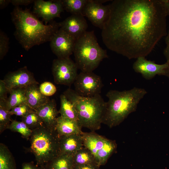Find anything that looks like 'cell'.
I'll return each mask as SVG.
<instances>
[{
  "instance_id": "1",
  "label": "cell",
  "mask_w": 169,
  "mask_h": 169,
  "mask_svg": "<svg viewBox=\"0 0 169 169\" xmlns=\"http://www.w3.org/2000/svg\"><path fill=\"white\" fill-rule=\"evenodd\" d=\"M102 29L109 50L129 59L145 57L167 33L162 0H114Z\"/></svg>"
},
{
  "instance_id": "2",
  "label": "cell",
  "mask_w": 169,
  "mask_h": 169,
  "mask_svg": "<svg viewBox=\"0 0 169 169\" xmlns=\"http://www.w3.org/2000/svg\"><path fill=\"white\" fill-rule=\"evenodd\" d=\"M15 28L14 35L26 50L36 45L50 41L60 28L59 23L53 20L44 24L27 8L16 6L11 13Z\"/></svg>"
},
{
  "instance_id": "3",
  "label": "cell",
  "mask_w": 169,
  "mask_h": 169,
  "mask_svg": "<svg viewBox=\"0 0 169 169\" xmlns=\"http://www.w3.org/2000/svg\"><path fill=\"white\" fill-rule=\"evenodd\" d=\"M147 93L137 87L123 91L111 90L106 94L108 98L102 123L112 127L119 125L130 113L135 111L141 100Z\"/></svg>"
},
{
  "instance_id": "4",
  "label": "cell",
  "mask_w": 169,
  "mask_h": 169,
  "mask_svg": "<svg viewBox=\"0 0 169 169\" xmlns=\"http://www.w3.org/2000/svg\"><path fill=\"white\" fill-rule=\"evenodd\" d=\"M63 94L74 106L78 121L82 127L91 130L100 129L106 105L100 94L91 97H82L70 88Z\"/></svg>"
},
{
  "instance_id": "5",
  "label": "cell",
  "mask_w": 169,
  "mask_h": 169,
  "mask_svg": "<svg viewBox=\"0 0 169 169\" xmlns=\"http://www.w3.org/2000/svg\"><path fill=\"white\" fill-rule=\"evenodd\" d=\"M75 63L81 72H93L105 58L106 50L99 45L93 30L86 31L75 41L73 50Z\"/></svg>"
},
{
  "instance_id": "6",
  "label": "cell",
  "mask_w": 169,
  "mask_h": 169,
  "mask_svg": "<svg viewBox=\"0 0 169 169\" xmlns=\"http://www.w3.org/2000/svg\"><path fill=\"white\" fill-rule=\"evenodd\" d=\"M29 140L31 151L39 166L48 163L59 154V136L55 130L44 125L32 130Z\"/></svg>"
},
{
  "instance_id": "7",
  "label": "cell",
  "mask_w": 169,
  "mask_h": 169,
  "mask_svg": "<svg viewBox=\"0 0 169 169\" xmlns=\"http://www.w3.org/2000/svg\"><path fill=\"white\" fill-rule=\"evenodd\" d=\"M78 69L75 62L69 57L54 59L52 71L55 83L70 87L76 79Z\"/></svg>"
},
{
  "instance_id": "8",
  "label": "cell",
  "mask_w": 169,
  "mask_h": 169,
  "mask_svg": "<svg viewBox=\"0 0 169 169\" xmlns=\"http://www.w3.org/2000/svg\"><path fill=\"white\" fill-rule=\"evenodd\" d=\"M74 84L76 93L84 97L100 94L103 85L100 76L93 72L81 71L78 74Z\"/></svg>"
},
{
  "instance_id": "9",
  "label": "cell",
  "mask_w": 169,
  "mask_h": 169,
  "mask_svg": "<svg viewBox=\"0 0 169 169\" xmlns=\"http://www.w3.org/2000/svg\"><path fill=\"white\" fill-rule=\"evenodd\" d=\"M109 1L88 0L82 12L83 15L87 18L94 26L102 29L110 10L109 4L104 5L102 3Z\"/></svg>"
},
{
  "instance_id": "10",
  "label": "cell",
  "mask_w": 169,
  "mask_h": 169,
  "mask_svg": "<svg viewBox=\"0 0 169 169\" xmlns=\"http://www.w3.org/2000/svg\"><path fill=\"white\" fill-rule=\"evenodd\" d=\"M133 68L135 72L141 74L147 80L153 78L156 75L169 77V61L158 64L154 61L147 60L145 57H140L133 63Z\"/></svg>"
},
{
  "instance_id": "11",
  "label": "cell",
  "mask_w": 169,
  "mask_h": 169,
  "mask_svg": "<svg viewBox=\"0 0 169 169\" xmlns=\"http://www.w3.org/2000/svg\"><path fill=\"white\" fill-rule=\"evenodd\" d=\"M75 41L60 28L50 41V45L52 52L58 58H64L69 57L73 53Z\"/></svg>"
},
{
  "instance_id": "12",
  "label": "cell",
  "mask_w": 169,
  "mask_h": 169,
  "mask_svg": "<svg viewBox=\"0 0 169 169\" xmlns=\"http://www.w3.org/2000/svg\"><path fill=\"white\" fill-rule=\"evenodd\" d=\"M64 9L62 0L45 1L36 0L34 2L33 13L41 18L46 23L60 17Z\"/></svg>"
},
{
  "instance_id": "13",
  "label": "cell",
  "mask_w": 169,
  "mask_h": 169,
  "mask_svg": "<svg viewBox=\"0 0 169 169\" xmlns=\"http://www.w3.org/2000/svg\"><path fill=\"white\" fill-rule=\"evenodd\" d=\"M9 91L15 88H24L33 84H38L33 74L27 69V66L8 73L3 79Z\"/></svg>"
},
{
  "instance_id": "14",
  "label": "cell",
  "mask_w": 169,
  "mask_h": 169,
  "mask_svg": "<svg viewBox=\"0 0 169 169\" xmlns=\"http://www.w3.org/2000/svg\"><path fill=\"white\" fill-rule=\"evenodd\" d=\"M60 28L75 40L86 31L88 25L82 14H72L59 23Z\"/></svg>"
},
{
  "instance_id": "15",
  "label": "cell",
  "mask_w": 169,
  "mask_h": 169,
  "mask_svg": "<svg viewBox=\"0 0 169 169\" xmlns=\"http://www.w3.org/2000/svg\"><path fill=\"white\" fill-rule=\"evenodd\" d=\"M44 125L47 128L55 130L59 113L54 100H50L48 102L34 110Z\"/></svg>"
},
{
  "instance_id": "16",
  "label": "cell",
  "mask_w": 169,
  "mask_h": 169,
  "mask_svg": "<svg viewBox=\"0 0 169 169\" xmlns=\"http://www.w3.org/2000/svg\"><path fill=\"white\" fill-rule=\"evenodd\" d=\"M82 134H74L60 136L59 154L74 155L79 150L84 147Z\"/></svg>"
},
{
  "instance_id": "17",
  "label": "cell",
  "mask_w": 169,
  "mask_h": 169,
  "mask_svg": "<svg viewBox=\"0 0 169 169\" xmlns=\"http://www.w3.org/2000/svg\"><path fill=\"white\" fill-rule=\"evenodd\" d=\"M82 127L78 121L61 116L57 118L55 130L60 137L74 134H82Z\"/></svg>"
},
{
  "instance_id": "18",
  "label": "cell",
  "mask_w": 169,
  "mask_h": 169,
  "mask_svg": "<svg viewBox=\"0 0 169 169\" xmlns=\"http://www.w3.org/2000/svg\"><path fill=\"white\" fill-rule=\"evenodd\" d=\"M27 104L33 110L43 105L50 100L40 92L38 84H31L24 88Z\"/></svg>"
},
{
  "instance_id": "19",
  "label": "cell",
  "mask_w": 169,
  "mask_h": 169,
  "mask_svg": "<svg viewBox=\"0 0 169 169\" xmlns=\"http://www.w3.org/2000/svg\"><path fill=\"white\" fill-rule=\"evenodd\" d=\"M84 146L90 150L95 156L104 146L108 139L94 133H82Z\"/></svg>"
},
{
  "instance_id": "20",
  "label": "cell",
  "mask_w": 169,
  "mask_h": 169,
  "mask_svg": "<svg viewBox=\"0 0 169 169\" xmlns=\"http://www.w3.org/2000/svg\"><path fill=\"white\" fill-rule=\"evenodd\" d=\"M10 95L6 101L0 102V106L8 110L20 105L27 103L24 88H15L9 91Z\"/></svg>"
},
{
  "instance_id": "21",
  "label": "cell",
  "mask_w": 169,
  "mask_h": 169,
  "mask_svg": "<svg viewBox=\"0 0 169 169\" xmlns=\"http://www.w3.org/2000/svg\"><path fill=\"white\" fill-rule=\"evenodd\" d=\"M46 165L48 169H73V155L59 154Z\"/></svg>"
},
{
  "instance_id": "22",
  "label": "cell",
  "mask_w": 169,
  "mask_h": 169,
  "mask_svg": "<svg viewBox=\"0 0 169 169\" xmlns=\"http://www.w3.org/2000/svg\"><path fill=\"white\" fill-rule=\"evenodd\" d=\"M60 107L59 112L60 114V116L78 121L77 113L73 105L63 94L60 95Z\"/></svg>"
},
{
  "instance_id": "23",
  "label": "cell",
  "mask_w": 169,
  "mask_h": 169,
  "mask_svg": "<svg viewBox=\"0 0 169 169\" xmlns=\"http://www.w3.org/2000/svg\"><path fill=\"white\" fill-rule=\"evenodd\" d=\"M0 169H16L14 158L7 146L0 144Z\"/></svg>"
},
{
  "instance_id": "24",
  "label": "cell",
  "mask_w": 169,
  "mask_h": 169,
  "mask_svg": "<svg viewBox=\"0 0 169 169\" xmlns=\"http://www.w3.org/2000/svg\"><path fill=\"white\" fill-rule=\"evenodd\" d=\"M73 163L74 166L86 164L97 165L93 154L84 146L73 155Z\"/></svg>"
},
{
  "instance_id": "25",
  "label": "cell",
  "mask_w": 169,
  "mask_h": 169,
  "mask_svg": "<svg viewBox=\"0 0 169 169\" xmlns=\"http://www.w3.org/2000/svg\"><path fill=\"white\" fill-rule=\"evenodd\" d=\"M116 145L113 141L108 139L102 149L95 157V161L99 166L104 165L110 156L115 150Z\"/></svg>"
},
{
  "instance_id": "26",
  "label": "cell",
  "mask_w": 169,
  "mask_h": 169,
  "mask_svg": "<svg viewBox=\"0 0 169 169\" xmlns=\"http://www.w3.org/2000/svg\"><path fill=\"white\" fill-rule=\"evenodd\" d=\"M64 10L72 14H82L88 0H62Z\"/></svg>"
},
{
  "instance_id": "27",
  "label": "cell",
  "mask_w": 169,
  "mask_h": 169,
  "mask_svg": "<svg viewBox=\"0 0 169 169\" xmlns=\"http://www.w3.org/2000/svg\"><path fill=\"white\" fill-rule=\"evenodd\" d=\"M11 131L20 133L23 138L29 139L32 130L29 129L22 121L11 120L8 129Z\"/></svg>"
},
{
  "instance_id": "28",
  "label": "cell",
  "mask_w": 169,
  "mask_h": 169,
  "mask_svg": "<svg viewBox=\"0 0 169 169\" xmlns=\"http://www.w3.org/2000/svg\"><path fill=\"white\" fill-rule=\"evenodd\" d=\"M31 130L44 125L41 119L34 110L22 117V121Z\"/></svg>"
},
{
  "instance_id": "29",
  "label": "cell",
  "mask_w": 169,
  "mask_h": 169,
  "mask_svg": "<svg viewBox=\"0 0 169 169\" xmlns=\"http://www.w3.org/2000/svg\"><path fill=\"white\" fill-rule=\"evenodd\" d=\"M11 115L9 110L3 107L0 106V134L6 129H8L11 121Z\"/></svg>"
},
{
  "instance_id": "30",
  "label": "cell",
  "mask_w": 169,
  "mask_h": 169,
  "mask_svg": "<svg viewBox=\"0 0 169 169\" xmlns=\"http://www.w3.org/2000/svg\"><path fill=\"white\" fill-rule=\"evenodd\" d=\"M9 39L3 32H0V59L2 60L9 49Z\"/></svg>"
},
{
  "instance_id": "31",
  "label": "cell",
  "mask_w": 169,
  "mask_h": 169,
  "mask_svg": "<svg viewBox=\"0 0 169 169\" xmlns=\"http://www.w3.org/2000/svg\"><path fill=\"white\" fill-rule=\"evenodd\" d=\"M33 110L27 103H24L12 108L9 113L11 115H14L22 117Z\"/></svg>"
},
{
  "instance_id": "32",
  "label": "cell",
  "mask_w": 169,
  "mask_h": 169,
  "mask_svg": "<svg viewBox=\"0 0 169 169\" xmlns=\"http://www.w3.org/2000/svg\"><path fill=\"white\" fill-rule=\"evenodd\" d=\"M39 88L41 92L48 97L54 95L57 91L55 85L49 82L46 81L43 83L40 84Z\"/></svg>"
},
{
  "instance_id": "33",
  "label": "cell",
  "mask_w": 169,
  "mask_h": 169,
  "mask_svg": "<svg viewBox=\"0 0 169 169\" xmlns=\"http://www.w3.org/2000/svg\"><path fill=\"white\" fill-rule=\"evenodd\" d=\"M8 90L3 80H0V102H4L8 98Z\"/></svg>"
},
{
  "instance_id": "34",
  "label": "cell",
  "mask_w": 169,
  "mask_h": 169,
  "mask_svg": "<svg viewBox=\"0 0 169 169\" xmlns=\"http://www.w3.org/2000/svg\"><path fill=\"white\" fill-rule=\"evenodd\" d=\"M100 166L95 164L74 165L73 169H100Z\"/></svg>"
},
{
  "instance_id": "35",
  "label": "cell",
  "mask_w": 169,
  "mask_h": 169,
  "mask_svg": "<svg viewBox=\"0 0 169 169\" xmlns=\"http://www.w3.org/2000/svg\"><path fill=\"white\" fill-rule=\"evenodd\" d=\"M33 0H10V3L16 6L28 5L34 2Z\"/></svg>"
},
{
  "instance_id": "36",
  "label": "cell",
  "mask_w": 169,
  "mask_h": 169,
  "mask_svg": "<svg viewBox=\"0 0 169 169\" xmlns=\"http://www.w3.org/2000/svg\"><path fill=\"white\" fill-rule=\"evenodd\" d=\"M165 39L166 47L163 50V53L166 61H169V28Z\"/></svg>"
},
{
  "instance_id": "37",
  "label": "cell",
  "mask_w": 169,
  "mask_h": 169,
  "mask_svg": "<svg viewBox=\"0 0 169 169\" xmlns=\"http://www.w3.org/2000/svg\"><path fill=\"white\" fill-rule=\"evenodd\" d=\"M22 169H39V166L33 162H25L22 164Z\"/></svg>"
},
{
  "instance_id": "38",
  "label": "cell",
  "mask_w": 169,
  "mask_h": 169,
  "mask_svg": "<svg viewBox=\"0 0 169 169\" xmlns=\"http://www.w3.org/2000/svg\"><path fill=\"white\" fill-rule=\"evenodd\" d=\"M10 3V0H0V7L2 9L7 7Z\"/></svg>"
},
{
  "instance_id": "39",
  "label": "cell",
  "mask_w": 169,
  "mask_h": 169,
  "mask_svg": "<svg viewBox=\"0 0 169 169\" xmlns=\"http://www.w3.org/2000/svg\"><path fill=\"white\" fill-rule=\"evenodd\" d=\"M167 16H169V0H162Z\"/></svg>"
},
{
  "instance_id": "40",
  "label": "cell",
  "mask_w": 169,
  "mask_h": 169,
  "mask_svg": "<svg viewBox=\"0 0 169 169\" xmlns=\"http://www.w3.org/2000/svg\"><path fill=\"white\" fill-rule=\"evenodd\" d=\"M39 169H48L46 164L39 166Z\"/></svg>"
}]
</instances>
